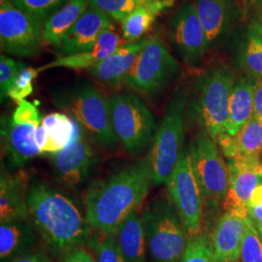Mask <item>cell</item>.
I'll use <instances>...</instances> for the list:
<instances>
[{
  "mask_svg": "<svg viewBox=\"0 0 262 262\" xmlns=\"http://www.w3.org/2000/svg\"><path fill=\"white\" fill-rule=\"evenodd\" d=\"M27 202L33 227L52 254L61 258L88 245L93 229L82 209L63 190L34 181L28 187Z\"/></svg>",
  "mask_w": 262,
  "mask_h": 262,
  "instance_id": "obj_1",
  "label": "cell"
},
{
  "mask_svg": "<svg viewBox=\"0 0 262 262\" xmlns=\"http://www.w3.org/2000/svg\"><path fill=\"white\" fill-rule=\"evenodd\" d=\"M151 185L148 159L95 181L84 195V214L92 229L104 234L117 235L120 226L137 212Z\"/></svg>",
  "mask_w": 262,
  "mask_h": 262,
  "instance_id": "obj_2",
  "label": "cell"
},
{
  "mask_svg": "<svg viewBox=\"0 0 262 262\" xmlns=\"http://www.w3.org/2000/svg\"><path fill=\"white\" fill-rule=\"evenodd\" d=\"M55 102L78 122L98 145L114 150L119 140L113 130L109 98L89 82L56 94Z\"/></svg>",
  "mask_w": 262,
  "mask_h": 262,
  "instance_id": "obj_3",
  "label": "cell"
},
{
  "mask_svg": "<svg viewBox=\"0 0 262 262\" xmlns=\"http://www.w3.org/2000/svg\"><path fill=\"white\" fill-rule=\"evenodd\" d=\"M186 105L187 94L185 91L174 92L154 136L147 158L154 186L166 184L184 152Z\"/></svg>",
  "mask_w": 262,
  "mask_h": 262,
  "instance_id": "obj_4",
  "label": "cell"
},
{
  "mask_svg": "<svg viewBox=\"0 0 262 262\" xmlns=\"http://www.w3.org/2000/svg\"><path fill=\"white\" fill-rule=\"evenodd\" d=\"M147 249L152 262H182L187 231L171 199L160 197L142 214Z\"/></svg>",
  "mask_w": 262,
  "mask_h": 262,
  "instance_id": "obj_5",
  "label": "cell"
},
{
  "mask_svg": "<svg viewBox=\"0 0 262 262\" xmlns=\"http://www.w3.org/2000/svg\"><path fill=\"white\" fill-rule=\"evenodd\" d=\"M113 130L130 155H140L152 142L156 120L140 97L130 94H115L109 98Z\"/></svg>",
  "mask_w": 262,
  "mask_h": 262,
  "instance_id": "obj_6",
  "label": "cell"
},
{
  "mask_svg": "<svg viewBox=\"0 0 262 262\" xmlns=\"http://www.w3.org/2000/svg\"><path fill=\"white\" fill-rule=\"evenodd\" d=\"M188 155L203 200L212 205L224 204L230 184V169L216 142L202 129L190 144Z\"/></svg>",
  "mask_w": 262,
  "mask_h": 262,
  "instance_id": "obj_7",
  "label": "cell"
},
{
  "mask_svg": "<svg viewBox=\"0 0 262 262\" xmlns=\"http://www.w3.org/2000/svg\"><path fill=\"white\" fill-rule=\"evenodd\" d=\"M234 84L233 73L224 66L209 70L200 83L198 120L202 129L215 142L226 131L228 106Z\"/></svg>",
  "mask_w": 262,
  "mask_h": 262,
  "instance_id": "obj_8",
  "label": "cell"
},
{
  "mask_svg": "<svg viewBox=\"0 0 262 262\" xmlns=\"http://www.w3.org/2000/svg\"><path fill=\"white\" fill-rule=\"evenodd\" d=\"M179 69L162 40L152 36L136 57L124 84L143 94H159L178 74Z\"/></svg>",
  "mask_w": 262,
  "mask_h": 262,
  "instance_id": "obj_9",
  "label": "cell"
},
{
  "mask_svg": "<svg viewBox=\"0 0 262 262\" xmlns=\"http://www.w3.org/2000/svg\"><path fill=\"white\" fill-rule=\"evenodd\" d=\"M169 197L176 208L188 236L202 233L203 196L197 184L187 150L166 181Z\"/></svg>",
  "mask_w": 262,
  "mask_h": 262,
  "instance_id": "obj_10",
  "label": "cell"
},
{
  "mask_svg": "<svg viewBox=\"0 0 262 262\" xmlns=\"http://www.w3.org/2000/svg\"><path fill=\"white\" fill-rule=\"evenodd\" d=\"M0 41L1 49L13 56H34L44 41L42 21L6 0L0 7Z\"/></svg>",
  "mask_w": 262,
  "mask_h": 262,
  "instance_id": "obj_11",
  "label": "cell"
},
{
  "mask_svg": "<svg viewBox=\"0 0 262 262\" xmlns=\"http://www.w3.org/2000/svg\"><path fill=\"white\" fill-rule=\"evenodd\" d=\"M97 161L98 157L89 135L79 123L72 141L52 157L56 181L68 188H75L84 183Z\"/></svg>",
  "mask_w": 262,
  "mask_h": 262,
  "instance_id": "obj_12",
  "label": "cell"
},
{
  "mask_svg": "<svg viewBox=\"0 0 262 262\" xmlns=\"http://www.w3.org/2000/svg\"><path fill=\"white\" fill-rule=\"evenodd\" d=\"M170 36L180 56L189 66L200 64L209 42L194 3L179 8L170 21Z\"/></svg>",
  "mask_w": 262,
  "mask_h": 262,
  "instance_id": "obj_13",
  "label": "cell"
},
{
  "mask_svg": "<svg viewBox=\"0 0 262 262\" xmlns=\"http://www.w3.org/2000/svg\"><path fill=\"white\" fill-rule=\"evenodd\" d=\"M114 28L112 19L98 10L89 7L68 30L56 48L57 57L73 56L94 47L105 30Z\"/></svg>",
  "mask_w": 262,
  "mask_h": 262,
  "instance_id": "obj_14",
  "label": "cell"
},
{
  "mask_svg": "<svg viewBox=\"0 0 262 262\" xmlns=\"http://www.w3.org/2000/svg\"><path fill=\"white\" fill-rule=\"evenodd\" d=\"M259 163V159H230V184L224 202L225 212L248 217L253 190L261 183L255 171Z\"/></svg>",
  "mask_w": 262,
  "mask_h": 262,
  "instance_id": "obj_15",
  "label": "cell"
},
{
  "mask_svg": "<svg viewBox=\"0 0 262 262\" xmlns=\"http://www.w3.org/2000/svg\"><path fill=\"white\" fill-rule=\"evenodd\" d=\"M148 40L149 38H143L135 42H124L110 56L89 68V73L97 82L111 89L120 88Z\"/></svg>",
  "mask_w": 262,
  "mask_h": 262,
  "instance_id": "obj_16",
  "label": "cell"
},
{
  "mask_svg": "<svg viewBox=\"0 0 262 262\" xmlns=\"http://www.w3.org/2000/svg\"><path fill=\"white\" fill-rule=\"evenodd\" d=\"M37 124H16L12 119L2 118L1 138L6 157L13 167H20L41 154L36 143Z\"/></svg>",
  "mask_w": 262,
  "mask_h": 262,
  "instance_id": "obj_17",
  "label": "cell"
},
{
  "mask_svg": "<svg viewBox=\"0 0 262 262\" xmlns=\"http://www.w3.org/2000/svg\"><path fill=\"white\" fill-rule=\"evenodd\" d=\"M246 222L247 217L230 212H225L219 220L211 237L216 262L240 259Z\"/></svg>",
  "mask_w": 262,
  "mask_h": 262,
  "instance_id": "obj_18",
  "label": "cell"
},
{
  "mask_svg": "<svg viewBox=\"0 0 262 262\" xmlns=\"http://www.w3.org/2000/svg\"><path fill=\"white\" fill-rule=\"evenodd\" d=\"M28 180L21 173L12 174L1 170L0 175V224L27 221Z\"/></svg>",
  "mask_w": 262,
  "mask_h": 262,
  "instance_id": "obj_19",
  "label": "cell"
},
{
  "mask_svg": "<svg viewBox=\"0 0 262 262\" xmlns=\"http://www.w3.org/2000/svg\"><path fill=\"white\" fill-rule=\"evenodd\" d=\"M78 122L64 113H52L43 118L36 130V143L41 152L56 154L75 136Z\"/></svg>",
  "mask_w": 262,
  "mask_h": 262,
  "instance_id": "obj_20",
  "label": "cell"
},
{
  "mask_svg": "<svg viewBox=\"0 0 262 262\" xmlns=\"http://www.w3.org/2000/svg\"><path fill=\"white\" fill-rule=\"evenodd\" d=\"M216 142L229 159H259L262 154V120L253 116L236 136L223 133Z\"/></svg>",
  "mask_w": 262,
  "mask_h": 262,
  "instance_id": "obj_21",
  "label": "cell"
},
{
  "mask_svg": "<svg viewBox=\"0 0 262 262\" xmlns=\"http://www.w3.org/2000/svg\"><path fill=\"white\" fill-rule=\"evenodd\" d=\"M124 43L123 39L115 31V28L105 30L98 38L94 47L73 56L56 57L55 60L46 66L40 67V71L55 67H66L70 69H89L97 64L107 56L113 54L118 48Z\"/></svg>",
  "mask_w": 262,
  "mask_h": 262,
  "instance_id": "obj_22",
  "label": "cell"
},
{
  "mask_svg": "<svg viewBox=\"0 0 262 262\" xmlns=\"http://www.w3.org/2000/svg\"><path fill=\"white\" fill-rule=\"evenodd\" d=\"M34 227L27 221L0 224V260L13 262L35 247Z\"/></svg>",
  "mask_w": 262,
  "mask_h": 262,
  "instance_id": "obj_23",
  "label": "cell"
},
{
  "mask_svg": "<svg viewBox=\"0 0 262 262\" xmlns=\"http://www.w3.org/2000/svg\"><path fill=\"white\" fill-rule=\"evenodd\" d=\"M255 81L240 78L235 81L228 106V119L225 133L234 137L254 115Z\"/></svg>",
  "mask_w": 262,
  "mask_h": 262,
  "instance_id": "obj_24",
  "label": "cell"
},
{
  "mask_svg": "<svg viewBox=\"0 0 262 262\" xmlns=\"http://www.w3.org/2000/svg\"><path fill=\"white\" fill-rule=\"evenodd\" d=\"M90 7V0H69L43 24V39L57 48L68 30Z\"/></svg>",
  "mask_w": 262,
  "mask_h": 262,
  "instance_id": "obj_25",
  "label": "cell"
},
{
  "mask_svg": "<svg viewBox=\"0 0 262 262\" xmlns=\"http://www.w3.org/2000/svg\"><path fill=\"white\" fill-rule=\"evenodd\" d=\"M116 236L125 262H147L145 229L142 215L138 211L127 217Z\"/></svg>",
  "mask_w": 262,
  "mask_h": 262,
  "instance_id": "obj_26",
  "label": "cell"
},
{
  "mask_svg": "<svg viewBox=\"0 0 262 262\" xmlns=\"http://www.w3.org/2000/svg\"><path fill=\"white\" fill-rule=\"evenodd\" d=\"M194 5L210 46L225 33L230 23V0H195Z\"/></svg>",
  "mask_w": 262,
  "mask_h": 262,
  "instance_id": "obj_27",
  "label": "cell"
},
{
  "mask_svg": "<svg viewBox=\"0 0 262 262\" xmlns=\"http://www.w3.org/2000/svg\"><path fill=\"white\" fill-rule=\"evenodd\" d=\"M174 0H152L150 4L134 10L122 20V39L124 42H135L150 29L162 11L173 6Z\"/></svg>",
  "mask_w": 262,
  "mask_h": 262,
  "instance_id": "obj_28",
  "label": "cell"
},
{
  "mask_svg": "<svg viewBox=\"0 0 262 262\" xmlns=\"http://www.w3.org/2000/svg\"><path fill=\"white\" fill-rule=\"evenodd\" d=\"M247 39L240 58L246 73L254 81H262V40L252 27H249Z\"/></svg>",
  "mask_w": 262,
  "mask_h": 262,
  "instance_id": "obj_29",
  "label": "cell"
},
{
  "mask_svg": "<svg viewBox=\"0 0 262 262\" xmlns=\"http://www.w3.org/2000/svg\"><path fill=\"white\" fill-rule=\"evenodd\" d=\"M88 247L96 262H125L116 235L95 231L91 236Z\"/></svg>",
  "mask_w": 262,
  "mask_h": 262,
  "instance_id": "obj_30",
  "label": "cell"
},
{
  "mask_svg": "<svg viewBox=\"0 0 262 262\" xmlns=\"http://www.w3.org/2000/svg\"><path fill=\"white\" fill-rule=\"evenodd\" d=\"M152 0H90V7L98 10L109 18L121 20L134 10L150 4Z\"/></svg>",
  "mask_w": 262,
  "mask_h": 262,
  "instance_id": "obj_31",
  "label": "cell"
},
{
  "mask_svg": "<svg viewBox=\"0 0 262 262\" xmlns=\"http://www.w3.org/2000/svg\"><path fill=\"white\" fill-rule=\"evenodd\" d=\"M16 8L27 13L43 24L61 9L69 0H8Z\"/></svg>",
  "mask_w": 262,
  "mask_h": 262,
  "instance_id": "obj_32",
  "label": "cell"
},
{
  "mask_svg": "<svg viewBox=\"0 0 262 262\" xmlns=\"http://www.w3.org/2000/svg\"><path fill=\"white\" fill-rule=\"evenodd\" d=\"M182 262H216L211 238L203 232L188 236Z\"/></svg>",
  "mask_w": 262,
  "mask_h": 262,
  "instance_id": "obj_33",
  "label": "cell"
},
{
  "mask_svg": "<svg viewBox=\"0 0 262 262\" xmlns=\"http://www.w3.org/2000/svg\"><path fill=\"white\" fill-rule=\"evenodd\" d=\"M242 262H262V242L253 222L247 217L246 230L241 247Z\"/></svg>",
  "mask_w": 262,
  "mask_h": 262,
  "instance_id": "obj_34",
  "label": "cell"
},
{
  "mask_svg": "<svg viewBox=\"0 0 262 262\" xmlns=\"http://www.w3.org/2000/svg\"><path fill=\"white\" fill-rule=\"evenodd\" d=\"M26 66L5 55L0 56V94L1 100L9 97L10 91L21 69Z\"/></svg>",
  "mask_w": 262,
  "mask_h": 262,
  "instance_id": "obj_35",
  "label": "cell"
},
{
  "mask_svg": "<svg viewBox=\"0 0 262 262\" xmlns=\"http://www.w3.org/2000/svg\"><path fill=\"white\" fill-rule=\"evenodd\" d=\"M39 72H41L39 68L25 67L21 69L10 91V98L17 103L26 100L33 92V81L37 78Z\"/></svg>",
  "mask_w": 262,
  "mask_h": 262,
  "instance_id": "obj_36",
  "label": "cell"
},
{
  "mask_svg": "<svg viewBox=\"0 0 262 262\" xmlns=\"http://www.w3.org/2000/svg\"><path fill=\"white\" fill-rule=\"evenodd\" d=\"M11 119L16 124L33 123V124L40 125L42 123V120L40 118L36 106L28 102L27 100H24L18 103V106L13 113Z\"/></svg>",
  "mask_w": 262,
  "mask_h": 262,
  "instance_id": "obj_37",
  "label": "cell"
},
{
  "mask_svg": "<svg viewBox=\"0 0 262 262\" xmlns=\"http://www.w3.org/2000/svg\"><path fill=\"white\" fill-rule=\"evenodd\" d=\"M60 262H96L93 253L85 251L84 248L74 249L66 253Z\"/></svg>",
  "mask_w": 262,
  "mask_h": 262,
  "instance_id": "obj_38",
  "label": "cell"
},
{
  "mask_svg": "<svg viewBox=\"0 0 262 262\" xmlns=\"http://www.w3.org/2000/svg\"><path fill=\"white\" fill-rule=\"evenodd\" d=\"M254 115L262 120V81H255L254 88Z\"/></svg>",
  "mask_w": 262,
  "mask_h": 262,
  "instance_id": "obj_39",
  "label": "cell"
},
{
  "mask_svg": "<svg viewBox=\"0 0 262 262\" xmlns=\"http://www.w3.org/2000/svg\"><path fill=\"white\" fill-rule=\"evenodd\" d=\"M13 262H53L47 254L43 252H31Z\"/></svg>",
  "mask_w": 262,
  "mask_h": 262,
  "instance_id": "obj_40",
  "label": "cell"
},
{
  "mask_svg": "<svg viewBox=\"0 0 262 262\" xmlns=\"http://www.w3.org/2000/svg\"><path fill=\"white\" fill-rule=\"evenodd\" d=\"M248 217L255 224L262 225V204L256 206L250 207Z\"/></svg>",
  "mask_w": 262,
  "mask_h": 262,
  "instance_id": "obj_41",
  "label": "cell"
},
{
  "mask_svg": "<svg viewBox=\"0 0 262 262\" xmlns=\"http://www.w3.org/2000/svg\"><path fill=\"white\" fill-rule=\"evenodd\" d=\"M262 204V183H260L255 189L253 190V194L250 200V207L261 205ZM249 207V208H250Z\"/></svg>",
  "mask_w": 262,
  "mask_h": 262,
  "instance_id": "obj_42",
  "label": "cell"
},
{
  "mask_svg": "<svg viewBox=\"0 0 262 262\" xmlns=\"http://www.w3.org/2000/svg\"><path fill=\"white\" fill-rule=\"evenodd\" d=\"M251 27L254 29V31L257 33L259 37L261 38L262 40V14L253 20V25Z\"/></svg>",
  "mask_w": 262,
  "mask_h": 262,
  "instance_id": "obj_43",
  "label": "cell"
},
{
  "mask_svg": "<svg viewBox=\"0 0 262 262\" xmlns=\"http://www.w3.org/2000/svg\"><path fill=\"white\" fill-rule=\"evenodd\" d=\"M255 171H256V174L258 175V177H259L260 180L262 181V162H260V163H259V164L256 166Z\"/></svg>",
  "mask_w": 262,
  "mask_h": 262,
  "instance_id": "obj_44",
  "label": "cell"
},
{
  "mask_svg": "<svg viewBox=\"0 0 262 262\" xmlns=\"http://www.w3.org/2000/svg\"><path fill=\"white\" fill-rule=\"evenodd\" d=\"M253 224L255 226V228L257 229V232L259 234V237H260L262 242V225H260V224H255V223H253Z\"/></svg>",
  "mask_w": 262,
  "mask_h": 262,
  "instance_id": "obj_45",
  "label": "cell"
},
{
  "mask_svg": "<svg viewBox=\"0 0 262 262\" xmlns=\"http://www.w3.org/2000/svg\"><path fill=\"white\" fill-rule=\"evenodd\" d=\"M245 4H254L256 2H259L261 0H242Z\"/></svg>",
  "mask_w": 262,
  "mask_h": 262,
  "instance_id": "obj_46",
  "label": "cell"
},
{
  "mask_svg": "<svg viewBox=\"0 0 262 262\" xmlns=\"http://www.w3.org/2000/svg\"><path fill=\"white\" fill-rule=\"evenodd\" d=\"M5 1H6V0H0V2H1V4H2V3H4V2H5Z\"/></svg>",
  "mask_w": 262,
  "mask_h": 262,
  "instance_id": "obj_47",
  "label": "cell"
}]
</instances>
